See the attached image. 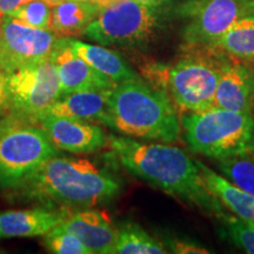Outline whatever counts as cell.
Here are the masks:
<instances>
[{
	"instance_id": "obj_1",
	"label": "cell",
	"mask_w": 254,
	"mask_h": 254,
	"mask_svg": "<svg viewBox=\"0 0 254 254\" xmlns=\"http://www.w3.org/2000/svg\"><path fill=\"white\" fill-rule=\"evenodd\" d=\"M109 146L134 177L218 218L225 214L219 199L206 187L196 160L182 148L127 136H111Z\"/></svg>"
},
{
	"instance_id": "obj_2",
	"label": "cell",
	"mask_w": 254,
	"mask_h": 254,
	"mask_svg": "<svg viewBox=\"0 0 254 254\" xmlns=\"http://www.w3.org/2000/svg\"><path fill=\"white\" fill-rule=\"evenodd\" d=\"M15 199L64 207H93L116 198L118 180L86 159L52 157L9 190Z\"/></svg>"
},
{
	"instance_id": "obj_3",
	"label": "cell",
	"mask_w": 254,
	"mask_h": 254,
	"mask_svg": "<svg viewBox=\"0 0 254 254\" xmlns=\"http://www.w3.org/2000/svg\"><path fill=\"white\" fill-rule=\"evenodd\" d=\"M107 105L111 128L145 140L179 141V119L163 90L142 80L123 82L110 91Z\"/></svg>"
},
{
	"instance_id": "obj_4",
	"label": "cell",
	"mask_w": 254,
	"mask_h": 254,
	"mask_svg": "<svg viewBox=\"0 0 254 254\" xmlns=\"http://www.w3.org/2000/svg\"><path fill=\"white\" fill-rule=\"evenodd\" d=\"M184 136L194 153L213 159L254 152L252 112L218 107L184 114Z\"/></svg>"
},
{
	"instance_id": "obj_5",
	"label": "cell",
	"mask_w": 254,
	"mask_h": 254,
	"mask_svg": "<svg viewBox=\"0 0 254 254\" xmlns=\"http://www.w3.org/2000/svg\"><path fill=\"white\" fill-rule=\"evenodd\" d=\"M221 64L202 53L190 52L173 65L148 64L144 75L182 110L196 112L213 107Z\"/></svg>"
},
{
	"instance_id": "obj_6",
	"label": "cell",
	"mask_w": 254,
	"mask_h": 254,
	"mask_svg": "<svg viewBox=\"0 0 254 254\" xmlns=\"http://www.w3.org/2000/svg\"><path fill=\"white\" fill-rule=\"evenodd\" d=\"M59 155L46 132L36 123L8 116L0 120V189L12 190Z\"/></svg>"
},
{
	"instance_id": "obj_7",
	"label": "cell",
	"mask_w": 254,
	"mask_h": 254,
	"mask_svg": "<svg viewBox=\"0 0 254 254\" xmlns=\"http://www.w3.org/2000/svg\"><path fill=\"white\" fill-rule=\"evenodd\" d=\"M155 8L135 0H112L103 5L85 30V37L103 46H141L157 27Z\"/></svg>"
},
{
	"instance_id": "obj_8",
	"label": "cell",
	"mask_w": 254,
	"mask_h": 254,
	"mask_svg": "<svg viewBox=\"0 0 254 254\" xmlns=\"http://www.w3.org/2000/svg\"><path fill=\"white\" fill-rule=\"evenodd\" d=\"M60 97L58 73L51 59L6 73L4 109L9 116L38 124Z\"/></svg>"
},
{
	"instance_id": "obj_9",
	"label": "cell",
	"mask_w": 254,
	"mask_h": 254,
	"mask_svg": "<svg viewBox=\"0 0 254 254\" xmlns=\"http://www.w3.org/2000/svg\"><path fill=\"white\" fill-rule=\"evenodd\" d=\"M254 13L252 0H189L180 8L186 19L183 37L190 52L209 51L232 25Z\"/></svg>"
},
{
	"instance_id": "obj_10",
	"label": "cell",
	"mask_w": 254,
	"mask_h": 254,
	"mask_svg": "<svg viewBox=\"0 0 254 254\" xmlns=\"http://www.w3.org/2000/svg\"><path fill=\"white\" fill-rule=\"evenodd\" d=\"M1 25L0 67L6 73L51 59L59 38L55 32L27 26L9 15L1 18Z\"/></svg>"
},
{
	"instance_id": "obj_11",
	"label": "cell",
	"mask_w": 254,
	"mask_h": 254,
	"mask_svg": "<svg viewBox=\"0 0 254 254\" xmlns=\"http://www.w3.org/2000/svg\"><path fill=\"white\" fill-rule=\"evenodd\" d=\"M51 60L58 73L62 95L79 91H110L117 86L116 82L73 52L67 37L58 38Z\"/></svg>"
},
{
	"instance_id": "obj_12",
	"label": "cell",
	"mask_w": 254,
	"mask_h": 254,
	"mask_svg": "<svg viewBox=\"0 0 254 254\" xmlns=\"http://www.w3.org/2000/svg\"><path fill=\"white\" fill-rule=\"evenodd\" d=\"M38 124L57 148L71 153H94L109 144L101 127L86 120L46 116Z\"/></svg>"
},
{
	"instance_id": "obj_13",
	"label": "cell",
	"mask_w": 254,
	"mask_h": 254,
	"mask_svg": "<svg viewBox=\"0 0 254 254\" xmlns=\"http://www.w3.org/2000/svg\"><path fill=\"white\" fill-rule=\"evenodd\" d=\"M67 207L53 205L0 212V240L45 236L69 217Z\"/></svg>"
},
{
	"instance_id": "obj_14",
	"label": "cell",
	"mask_w": 254,
	"mask_h": 254,
	"mask_svg": "<svg viewBox=\"0 0 254 254\" xmlns=\"http://www.w3.org/2000/svg\"><path fill=\"white\" fill-rule=\"evenodd\" d=\"M74 234L90 253L112 254L118 243V228L99 211H82L69 217L58 226Z\"/></svg>"
},
{
	"instance_id": "obj_15",
	"label": "cell",
	"mask_w": 254,
	"mask_h": 254,
	"mask_svg": "<svg viewBox=\"0 0 254 254\" xmlns=\"http://www.w3.org/2000/svg\"><path fill=\"white\" fill-rule=\"evenodd\" d=\"M213 107L252 112V71L241 64H221Z\"/></svg>"
},
{
	"instance_id": "obj_16",
	"label": "cell",
	"mask_w": 254,
	"mask_h": 254,
	"mask_svg": "<svg viewBox=\"0 0 254 254\" xmlns=\"http://www.w3.org/2000/svg\"><path fill=\"white\" fill-rule=\"evenodd\" d=\"M110 91H79L62 95L58 100L51 105L43 118L46 116L66 117V118L81 119L91 123L97 122L107 126L109 124L107 101H109Z\"/></svg>"
},
{
	"instance_id": "obj_17",
	"label": "cell",
	"mask_w": 254,
	"mask_h": 254,
	"mask_svg": "<svg viewBox=\"0 0 254 254\" xmlns=\"http://www.w3.org/2000/svg\"><path fill=\"white\" fill-rule=\"evenodd\" d=\"M68 45L79 58L85 60L88 65L103 73L117 85L127 81L141 80L140 75L129 67V65L112 50L103 45H91L67 37Z\"/></svg>"
},
{
	"instance_id": "obj_18",
	"label": "cell",
	"mask_w": 254,
	"mask_h": 254,
	"mask_svg": "<svg viewBox=\"0 0 254 254\" xmlns=\"http://www.w3.org/2000/svg\"><path fill=\"white\" fill-rule=\"evenodd\" d=\"M100 7L92 0H62L52 6L51 31L59 37L84 34Z\"/></svg>"
},
{
	"instance_id": "obj_19",
	"label": "cell",
	"mask_w": 254,
	"mask_h": 254,
	"mask_svg": "<svg viewBox=\"0 0 254 254\" xmlns=\"http://www.w3.org/2000/svg\"><path fill=\"white\" fill-rule=\"evenodd\" d=\"M206 187L237 217L254 224V195L233 185L201 161H196Z\"/></svg>"
},
{
	"instance_id": "obj_20",
	"label": "cell",
	"mask_w": 254,
	"mask_h": 254,
	"mask_svg": "<svg viewBox=\"0 0 254 254\" xmlns=\"http://www.w3.org/2000/svg\"><path fill=\"white\" fill-rule=\"evenodd\" d=\"M211 52H224L240 62H254V13L237 20L215 41Z\"/></svg>"
},
{
	"instance_id": "obj_21",
	"label": "cell",
	"mask_w": 254,
	"mask_h": 254,
	"mask_svg": "<svg viewBox=\"0 0 254 254\" xmlns=\"http://www.w3.org/2000/svg\"><path fill=\"white\" fill-rule=\"evenodd\" d=\"M114 253L120 254H165L164 245L133 222L118 228V243Z\"/></svg>"
},
{
	"instance_id": "obj_22",
	"label": "cell",
	"mask_w": 254,
	"mask_h": 254,
	"mask_svg": "<svg viewBox=\"0 0 254 254\" xmlns=\"http://www.w3.org/2000/svg\"><path fill=\"white\" fill-rule=\"evenodd\" d=\"M218 168L228 182L254 195V152L218 159Z\"/></svg>"
},
{
	"instance_id": "obj_23",
	"label": "cell",
	"mask_w": 254,
	"mask_h": 254,
	"mask_svg": "<svg viewBox=\"0 0 254 254\" xmlns=\"http://www.w3.org/2000/svg\"><path fill=\"white\" fill-rule=\"evenodd\" d=\"M52 6L45 0H30L15 9L9 17L17 19L21 24L41 30H51Z\"/></svg>"
},
{
	"instance_id": "obj_24",
	"label": "cell",
	"mask_w": 254,
	"mask_h": 254,
	"mask_svg": "<svg viewBox=\"0 0 254 254\" xmlns=\"http://www.w3.org/2000/svg\"><path fill=\"white\" fill-rule=\"evenodd\" d=\"M220 220L225 225V233L238 247L254 254V224L239 217L222 214Z\"/></svg>"
},
{
	"instance_id": "obj_25",
	"label": "cell",
	"mask_w": 254,
	"mask_h": 254,
	"mask_svg": "<svg viewBox=\"0 0 254 254\" xmlns=\"http://www.w3.org/2000/svg\"><path fill=\"white\" fill-rule=\"evenodd\" d=\"M44 245L51 253L57 254H91L80 239L58 226L44 236Z\"/></svg>"
},
{
	"instance_id": "obj_26",
	"label": "cell",
	"mask_w": 254,
	"mask_h": 254,
	"mask_svg": "<svg viewBox=\"0 0 254 254\" xmlns=\"http://www.w3.org/2000/svg\"><path fill=\"white\" fill-rule=\"evenodd\" d=\"M171 252L179 254H207L209 251L205 247L196 245L190 241L184 240H172L171 243Z\"/></svg>"
},
{
	"instance_id": "obj_27",
	"label": "cell",
	"mask_w": 254,
	"mask_h": 254,
	"mask_svg": "<svg viewBox=\"0 0 254 254\" xmlns=\"http://www.w3.org/2000/svg\"><path fill=\"white\" fill-rule=\"evenodd\" d=\"M27 1L30 0H0V18L11 15L15 9L26 4Z\"/></svg>"
},
{
	"instance_id": "obj_28",
	"label": "cell",
	"mask_w": 254,
	"mask_h": 254,
	"mask_svg": "<svg viewBox=\"0 0 254 254\" xmlns=\"http://www.w3.org/2000/svg\"><path fill=\"white\" fill-rule=\"evenodd\" d=\"M6 98V72L0 67V109H4Z\"/></svg>"
},
{
	"instance_id": "obj_29",
	"label": "cell",
	"mask_w": 254,
	"mask_h": 254,
	"mask_svg": "<svg viewBox=\"0 0 254 254\" xmlns=\"http://www.w3.org/2000/svg\"><path fill=\"white\" fill-rule=\"evenodd\" d=\"M135 1L140 2V4L145 6H148L151 8L157 9L158 7H160V6H163L164 4L170 1V0H135Z\"/></svg>"
},
{
	"instance_id": "obj_30",
	"label": "cell",
	"mask_w": 254,
	"mask_h": 254,
	"mask_svg": "<svg viewBox=\"0 0 254 254\" xmlns=\"http://www.w3.org/2000/svg\"><path fill=\"white\" fill-rule=\"evenodd\" d=\"M252 106H254V69L252 71Z\"/></svg>"
},
{
	"instance_id": "obj_31",
	"label": "cell",
	"mask_w": 254,
	"mask_h": 254,
	"mask_svg": "<svg viewBox=\"0 0 254 254\" xmlns=\"http://www.w3.org/2000/svg\"><path fill=\"white\" fill-rule=\"evenodd\" d=\"M45 1H47V2H49V4H50L51 6H53V5H56V4H57V2L62 1V0H45Z\"/></svg>"
},
{
	"instance_id": "obj_32",
	"label": "cell",
	"mask_w": 254,
	"mask_h": 254,
	"mask_svg": "<svg viewBox=\"0 0 254 254\" xmlns=\"http://www.w3.org/2000/svg\"><path fill=\"white\" fill-rule=\"evenodd\" d=\"M2 39V25H1V18H0V44H1Z\"/></svg>"
},
{
	"instance_id": "obj_33",
	"label": "cell",
	"mask_w": 254,
	"mask_h": 254,
	"mask_svg": "<svg viewBox=\"0 0 254 254\" xmlns=\"http://www.w3.org/2000/svg\"><path fill=\"white\" fill-rule=\"evenodd\" d=\"M253 5H254V1H253Z\"/></svg>"
},
{
	"instance_id": "obj_34",
	"label": "cell",
	"mask_w": 254,
	"mask_h": 254,
	"mask_svg": "<svg viewBox=\"0 0 254 254\" xmlns=\"http://www.w3.org/2000/svg\"><path fill=\"white\" fill-rule=\"evenodd\" d=\"M252 1H254V0H252Z\"/></svg>"
}]
</instances>
